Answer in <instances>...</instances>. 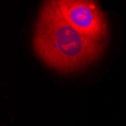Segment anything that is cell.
Wrapping results in <instances>:
<instances>
[{"mask_svg":"<svg viewBox=\"0 0 126 126\" xmlns=\"http://www.w3.org/2000/svg\"><path fill=\"white\" fill-rule=\"evenodd\" d=\"M63 17L83 36L97 42L106 41L108 25L106 15L99 4L89 0H58Z\"/></svg>","mask_w":126,"mask_h":126,"instance_id":"7a4b0ae2","label":"cell"},{"mask_svg":"<svg viewBox=\"0 0 126 126\" xmlns=\"http://www.w3.org/2000/svg\"><path fill=\"white\" fill-rule=\"evenodd\" d=\"M106 41L97 42L74 29L56 1H45L39 9L32 35V48L39 58L53 70L72 73L97 61Z\"/></svg>","mask_w":126,"mask_h":126,"instance_id":"6da1fadb","label":"cell"}]
</instances>
